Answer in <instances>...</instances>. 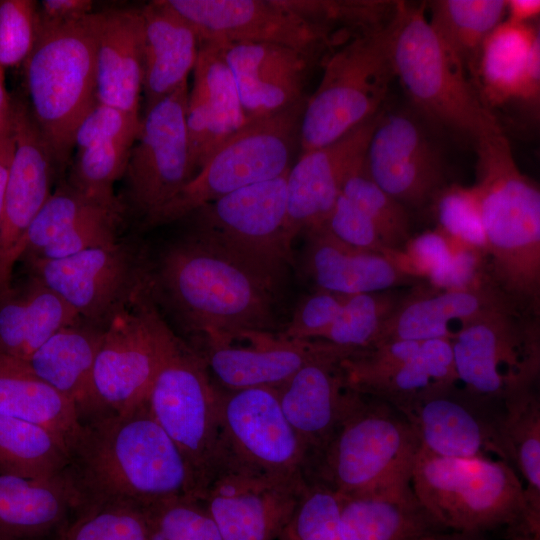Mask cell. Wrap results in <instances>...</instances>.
Returning a JSON list of instances; mask_svg holds the SVG:
<instances>
[{"mask_svg":"<svg viewBox=\"0 0 540 540\" xmlns=\"http://www.w3.org/2000/svg\"><path fill=\"white\" fill-rule=\"evenodd\" d=\"M185 222L186 230L160 254L152 283L207 344L270 332L286 267Z\"/></svg>","mask_w":540,"mask_h":540,"instance_id":"obj_1","label":"cell"},{"mask_svg":"<svg viewBox=\"0 0 540 540\" xmlns=\"http://www.w3.org/2000/svg\"><path fill=\"white\" fill-rule=\"evenodd\" d=\"M61 476L74 513L104 505L146 509L180 496L200 500L182 454L146 403L82 421Z\"/></svg>","mask_w":540,"mask_h":540,"instance_id":"obj_2","label":"cell"},{"mask_svg":"<svg viewBox=\"0 0 540 540\" xmlns=\"http://www.w3.org/2000/svg\"><path fill=\"white\" fill-rule=\"evenodd\" d=\"M476 181L491 282L522 310L540 312V190L523 174L504 132L480 138Z\"/></svg>","mask_w":540,"mask_h":540,"instance_id":"obj_3","label":"cell"},{"mask_svg":"<svg viewBox=\"0 0 540 540\" xmlns=\"http://www.w3.org/2000/svg\"><path fill=\"white\" fill-rule=\"evenodd\" d=\"M425 4L399 1L392 28L395 77L414 110L476 142L502 132L497 117L480 99L462 63L424 15Z\"/></svg>","mask_w":540,"mask_h":540,"instance_id":"obj_4","label":"cell"},{"mask_svg":"<svg viewBox=\"0 0 540 540\" xmlns=\"http://www.w3.org/2000/svg\"><path fill=\"white\" fill-rule=\"evenodd\" d=\"M91 14L62 25H39L21 67L25 101L58 171L69 163L78 123L97 101Z\"/></svg>","mask_w":540,"mask_h":540,"instance_id":"obj_5","label":"cell"},{"mask_svg":"<svg viewBox=\"0 0 540 540\" xmlns=\"http://www.w3.org/2000/svg\"><path fill=\"white\" fill-rule=\"evenodd\" d=\"M410 483L419 502L447 530L484 533L523 525L540 537L523 482L504 460L446 458L419 448Z\"/></svg>","mask_w":540,"mask_h":540,"instance_id":"obj_6","label":"cell"},{"mask_svg":"<svg viewBox=\"0 0 540 540\" xmlns=\"http://www.w3.org/2000/svg\"><path fill=\"white\" fill-rule=\"evenodd\" d=\"M419 440L408 420L380 399L358 393L328 442L310 461L307 479L350 496L410 482Z\"/></svg>","mask_w":540,"mask_h":540,"instance_id":"obj_7","label":"cell"},{"mask_svg":"<svg viewBox=\"0 0 540 540\" xmlns=\"http://www.w3.org/2000/svg\"><path fill=\"white\" fill-rule=\"evenodd\" d=\"M393 20L349 37L325 55L321 80L303 111L301 152L336 141L382 110L395 77Z\"/></svg>","mask_w":540,"mask_h":540,"instance_id":"obj_8","label":"cell"},{"mask_svg":"<svg viewBox=\"0 0 540 540\" xmlns=\"http://www.w3.org/2000/svg\"><path fill=\"white\" fill-rule=\"evenodd\" d=\"M306 102L247 122L215 150L174 198L144 219L143 226L151 228L179 221L209 202L288 171L299 146Z\"/></svg>","mask_w":540,"mask_h":540,"instance_id":"obj_9","label":"cell"},{"mask_svg":"<svg viewBox=\"0 0 540 540\" xmlns=\"http://www.w3.org/2000/svg\"><path fill=\"white\" fill-rule=\"evenodd\" d=\"M220 391L209 376L204 358L179 339L146 401L153 418L182 454L200 500L223 461Z\"/></svg>","mask_w":540,"mask_h":540,"instance_id":"obj_10","label":"cell"},{"mask_svg":"<svg viewBox=\"0 0 540 540\" xmlns=\"http://www.w3.org/2000/svg\"><path fill=\"white\" fill-rule=\"evenodd\" d=\"M146 293L147 288L104 328L93 368V399L87 419L145 404L161 366L179 340Z\"/></svg>","mask_w":540,"mask_h":540,"instance_id":"obj_11","label":"cell"},{"mask_svg":"<svg viewBox=\"0 0 540 540\" xmlns=\"http://www.w3.org/2000/svg\"><path fill=\"white\" fill-rule=\"evenodd\" d=\"M458 382L484 402L535 387L540 372L539 316L501 311L461 329L450 340Z\"/></svg>","mask_w":540,"mask_h":540,"instance_id":"obj_12","label":"cell"},{"mask_svg":"<svg viewBox=\"0 0 540 540\" xmlns=\"http://www.w3.org/2000/svg\"><path fill=\"white\" fill-rule=\"evenodd\" d=\"M188 82L145 109L125 173L126 207L142 221L194 177L186 129Z\"/></svg>","mask_w":540,"mask_h":540,"instance_id":"obj_13","label":"cell"},{"mask_svg":"<svg viewBox=\"0 0 540 540\" xmlns=\"http://www.w3.org/2000/svg\"><path fill=\"white\" fill-rule=\"evenodd\" d=\"M426 122L414 109L381 110L363 162L368 177L409 211L431 206L450 184Z\"/></svg>","mask_w":540,"mask_h":540,"instance_id":"obj_14","label":"cell"},{"mask_svg":"<svg viewBox=\"0 0 540 540\" xmlns=\"http://www.w3.org/2000/svg\"><path fill=\"white\" fill-rule=\"evenodd\" d=\"M219 419L223 461L307 479L308 451L286 419L276 388L220 391Z\"/></svg>","mask_w":540,"mask_h":540,"instance_id":"obj_15","label":"cell"},{"mask_svg":"<svg viewBox=\"0 0 540 540\" xmlns=\"http://www.w3.org/2000/svg\"><path fill=\"white\" fill-rule=\"evenodd\" d=\"M25 261L29 274L81 319L104 328L149 285L140 261L120 242L61 259Z\"/></svg>","mask_w":540,"mask_h":540,"instance_id":"obj_16","label":"cell"},{"mask_svg":"<svg viewBox=\"0 0 540 540\" xmlns=\"http://www.w3.org/2000/svg\"><path fill=\"white\" fill-rule=\"evenodd\" d=\"M194 29L199 43H273L319 59L337 35L299 15L283 0H166Z\"/></svg>","mask_w":540,"mask_h":540,"instance_id":"obj_17","label":"cell"},{"mask_svg":"<svg viewBox=\"0 0 540 540\" xmlns=\"http://www.w3.org/2000/svg\"><path fill=\"white\" fill-rule=\"evenodd\" d=\"M350 389L385 401L399 412L423 395L457 386L449 339L387 341L340 362Z\"/></svg>","mask_w":540,"mask_h":540,"instance_id":"obj_18","label":"cell"},{"mask_svg":"<svg viewBox=\"0 0 540 540\" xmlns=\"http://www.w3.org/2000/svg\"><path fill=\"white\" fill-rule=\"evenodd\" d=\"M308 480L277 476L223 461L202 503L223 540H277Z\"/></svg>","mask_w":540,"mask_h":540,"instance_id":"obj_19","label":"cell"},{"mask_svg":"<svg viewBox=\"0 0 540 540\" xmlns=\"http://www.w3.org/2000/svg\"><path fill=\"white\" fill-rule=\"evenodd\" d=\"M15 147L0 218V290L12 285L26 231L52 193L58 171L25 98L12 96Z\"/></svg>","mask_w":540,"mask_h":540,"instance_id":"obj_20","label":"cell"},{"mask_svg":"<svg viewBox=\"0 0 540 540\" xmlns=\"http://www.w3.org/2000/svg\"><path fill=\"white\" fill-rule=\"evenodd\" d=\"M289 170L279 177L209 202L180 220L208 230L248 253L287 267L293 261L292 247L286 239Z\"/></svg>","mask_w":540,"mask_h":540,"instance_id":"obj_21","label":"cell"},{"mask_svg":"<svg viewBox=\"0 0 540 540\" xmlns=\"http://www.w3.org/2000/svg\"><path fill=\"white\" fill-rule=\"evenodd\" d=\"M377 115L332 143L302 151L291 166L286 218L291 247L300 233L324 223L346 180L362 167Z\"/></svg>","mask_w":540,"mask_h":540,"instance_id":"obj_22","label":"cell"},{"mask_svg":"<svg viewBox=\"0 0 540 540\" xmlns=\"http://www.w3.org/2000/svg\"><path fill=\"white\" fill-rule=\"evenodd\" d=\"M488 403L454 386L427 393L400 413L427 452L460 459L496 456L508 462L497 431L498 414L488 416L482 408Z\"/></svg>","mask_w":540,"mask_h":540,"instance_id":"obj_23","label":"cell"},{"mask_svg":"<svg viewBox=\"0 0 540 540\" xmlns=\"http://www.w3.org/2000/svg\"><path fill=\"white\" fill-rule=\"evenodd\" d=\"M218 46L233 76L247 122L269 117L307 100L305 86L317 58L273 43Z\"/></svg>","mask_w":540,"mask_h":540,"instance_id":"obj_24","label":"cell"},{"mask_svg":"<svg viewBox=\"0 0 540 540\" xmlns=\"http://www.w3.org/2000/svg\"><path fill=\"white\" fill-rule=\"evenodd\" d=\"M513 309L521 308L491 282L457 290H438L422 282L407 290L374 344L398 340H451L468 325L491 314Z\"/></svg>","mask_w":540,"mask_h":540,"instance_id":"obj_25","label":"cell"},{"mask_svg":"<svg viewBox=\"0 0 540 540\" xmlns=\"http://www.w3.org/2000/svg\"><path fill=\"white\" fill-rule=\"evenodd\" d=\"M353 352L339 348L324 354L305 364L276 388L286 419L308 451L309 464L331 438L358 395L347 387L340 367V361Z\"/></svg>","mask_w":540,"mask_h":540,"instance_id":"obj_26","label":"cell"},{"mask_svg":"<svg viewBox=\"0 0 540 540\" xmlns=\"http://www.w3.org/2000/svg\"><path fill=\"white\" fill-rule=\"evenodd\" d=\"M186 106L191 169L200 170L215 150L246 123L233 76L220 47L199 43Z\"/></svg>","mask_w":540,"mask_h":540,"instance_id":"obj_27","label":"cell"},{"mask_svg":"<svg viewBox=\"0 0 540 540\" xmlns=\"http://www.w3.org/2000/svg\"><path fill=\"white\" fill-rule=\"evenodd\" d=\"M233 343L207 344V367L226 390L253 387L277 388L308 362L339 346L323 340H292L271 332H250Z\"/></svg>","mask_w":540,"mask_h":540,"instance_id":"obj_28","label":"cell"},{"mask_svg":"<svg viewBox=\"0 0 540 540\" xmlns=\"http://www.w3.org/2000/svg\"><path fill=\"white\" fill-rule=\"evenodd\" d=\"M472 84L489 110L490 107L512 101H522L538 107V29L531 23L517 24L506 19L502 21L483 43Z\"/></svg>","mask_w":540,"mask_h":540,"instance_id":"obj_29","label":"cell"},{"mask_svg":"<svg viewBox=\"0 0 540 540\" xmlns=\"http://www.w3.org/2000/svg\"><path fill=\"white\" fill-rule=\"evenodd\" d=\"M96 100L140 114L143 32L140 8L94 11Z\"/></svg>","mask_w":540,"mask_h":540,"instance_id":"obj_30","label":"cell"},{"mask_svg":"<svg viewBox=\"0 0 540 540\" xmlns=\"http://www.w3.org/2000/svg\"><path fill=\"white\" fill-rule=\"evenodd\" d=\"M305 235L304 268L316 289L350 296L425 282L403 272L388 254L350 247L323 227Z\"/></svg>","mask_w":540,"mask_h":540,"instance_id":"obj_31","label":"cell"},{"mask_svg":"<svg viewBox=\"0 0 540 540\" xmlns=\"http://www.w3.org/2000/svg\"><path fill=\"white\" fill-rule=\"evenodd\" d=\"M145 109L184 83L195 66L199 41L192 26L166 0L140 7Z\"/></svg>","mask_w":540,"mask_h":540,"instance_id":"obj_32","label":"cell"},{"mask_svg":"<svg viewBox=\"0 0 540 540\" xmlns=\"http://www.w3.org/2000/svg\"><path fill=\"white\" fill-rule=\"evenodd\" d=\"M339 498L343 540H416L447 530L419 502L410 482Z\"/></svg>","mask_w":540,"mask_h":540,"instance_id":"obj_33","label":"cell"},{"mask_svg":"<svg viewBox=\"0 0 540 540\" xmlns=\"http://www.w3.org/2000/svg\"><path fill=\"white\" fill-rule=\"evenodd\" d=\"M82 319L57 294L30 275L0 290V355L27 361L60 329Z\"/></svg>","mask_w":540,"mask_h":540,"instance_id":"obj_34","label":"cell"},{"mask_svg":"<svg viewBox=\"0 0 540 540\" xmlns=\"http://www.w3.org/2000/svg\"><path fill=\"white\" fill-rule=\"evenodd\" d=\"M103 332L104 327L82 319L57 331L25 361L75 405L81 422L91 412L93 368Z\"/></svg>","mask_w":540,"mask_h":540,"instance_id":"obj_35","label":"cell"},{"mask_svg":"<svg viewBox=\"0 0 540 540\" xmlns=\"http://www.w3.org/2000/svg\"><path fill=\"white\" fill-rule=\"evenodd\" d=\"M74 505L61 474L28 479L0 474V540H44L58 535Z\"/></svg>","mask_w":540,"mask_h":540,"instance_id":"obj_36","label":"cell"},{"mask_svg":"<svg viewBox=\"0 0 540 540\" xmlns=\"http://www.w3.org/2000/svg\"><path fill=\"white\" fill-rule=\"evenodd\" d=\"M0 415L44 426L68 445L79 433L75 405L39 378L25 361L0 355Z\"/></svg>","mask_w":540,"mask_h":540,"instance_id":"obj_37","label":"cell"},{"mask_svg":"<svg viewBox=\"0 0 540 540\" xmlns=\"http://www.w3.org/2000/svg\"><path fill=\"white\" fill-rule=\"evenodd\" d=\"M497 431L508 463L521 474L532 522L540 526V400L535 387L514 392L502 401Z\"/></svg>","mask_w":540,"mask_h":540,"instance_id":"obj_38","label":"cell"},{"mask_svg":"<svg viewBox=\"0 0 540 540\" xmlns=\"http://www.w3.org/2000/svg\"><path fill=\"white\" fill-rule=\"evenodd\" d=\"M433 30L462 63L471 83L484 41L506 18L507 0L430 1Z\"/></svg>","mask_w":540,"mask_h":540,"instance_id":"obj_39","label":"cell"},{"mask_svg":"<svg viewBox=\"0 0 540 540\" xmlns=\"http://www.w3.org/2000/svg\"><path fill=\"white\" fill-rule=\"evenodd\" d=\"M69 461L67 443L48 428L0 415V474L28 479L59 476Z\"/></svg>","mask_w":540,"mask_h":540,"instance_id":"obj_40","label":"cell"},{"mask_svg":"<svg viewBox=\"0 0 540 540\" xmlns=\"http://www.w3.org/2000/svg\"><path fill=\"white\" fill-rule=\"evenodd\" d=\"M407 290L396 288L348 296L319 340L349 350L373 345Z\"/></svg>","mask_w":540,"mask_h":540,"instance_id":"obj_41","label":"cell"},{"mask_svg":"<svg viewBox=\"0 0 540 540\" xmlns=\"http://www.w3.org/2000/svg\"><path fill=\"white\" fill-rule=\"evenodd\" d=\"M135 141H111L76 150L67 183L87 198L123 212L114 183L123 178Z\"/></svg>","mask_w":540,"mask_h":540,"instance_id":"obj_42","label":"cell"},{"mask_svg":"<svg viewBox=\"0 0 540 540\" xmlns=\"http://www.w3.org/2000/svg\"><path fill=\"white\" fill-rule=\"evenodd\" d=\"M342 195L374 224L387 251H402L411 239L409 210L378 187L362 167L344 183Z\"/></svg>","mask_w":540,"mask_h":540,"instance_id":"obj_43","label":"cell"},{"mask_svg":"<svg viewBox=\"0 0 540 540\" xmlns=\"http://www.w3.org/2000/svg\"><path fill=\"white\" fill-rule=\"evenodd\" d=\"M103 211L119 212L87 198L66 181L62 182L52 191L29 225L21 259L36 255L78 222Z\"/></svg>","mask_w":540,"mask_h":540,"instance_id":"obj_44","label":"cell"},{"mask_svg":"<svg viewBox=\"0 0 540 540\" xmlns=\"http://www.w3.org/2000/svg\"><path fill=\"white\" fill-rule=\"evenodd\" d=\"M148 540H223L201 500L180 496L144 509Z\"/></svg>","mask_w":540,"mask_h":540,"instance_id":"obj_45","label":"cell"},{"mask_svg":"<svg viewBox=\"0 0 540 540\" xmlns=\"http://www.w3.org/2000/svg\"><path fill=\"white\" fill-rule=\"evenodd\" d=\"M277 540H343L339 495L318 481L308 480Z\"/></svg>","mask_w":540,"mask_h":540,"instance_id":"obj_46","label":"cell"},{"mask_svg":"<svg viewBox=\"0 0 540 540\" xmlns=\"http://www.w3.org/2000/svg\"><path fill=\"white\" fill-rule=\"evenodd\" d=\"M57 540H148L144 509L104 505L77 512Z\"/></svg>","mask_w":540,"mask_h":540,"instance_id":"obj_47","label":"cell"},{"mask_svg":"<svg viewBox=\"0 0 540 540\" xmlns=\"http://www.w3.org/2000/svg\"><path fill=\"white\" fill-rule=\"evenodd\" d=\"M431 207L439 229L459 242L485 251L486 238L472 186L447 185L436 195Z\"/></svg>","mask_w":540,"mask_h":540,"instance_id":"obj_48","label":"cell"},{"mask_svg":"<svg viewBox=\"0 0 540 540\" xmlns=\"http://www.w3.org/2000/svg\"><path fill=\"white\" fill-rule=\"evenodd\" d=\"M39 31L38 2L0 0V67L21 68Z\"/></svg>","mask_w":540,"mask_h":540,"instance_id":"obj_49","label":"cell"},{"mask_svg":"<svg viewBox=\"0 0 540 540\" xmlns=\"http://www.w3.org/2000/svg\"><path fill=\"white\" fill-rule=\"evenodd\" d=\"M460 243L437 227L411 237L402 251L387 254L403 272L427 283L446 268Z\"/></svg>","mask_w":540,"mask_h":540,"instance_id":"obj_50","label":"cell"},{"mask_svg":"<svg viewBox=\"0 0 540 540\" xmlns=\"http://www.w3.org/2000/svg\"><path fill=\"white\" fill-rule=\"evenodd\" d=\"M120 214L103 211L87 217L58 236L36 255L27 259L54 260L69 257L83 251L116 244Z\"/></svg>","mask_w":540,"mask_h":540,"instance_id":"obj_51","label":"cell"},{"mask_svg":"<svg viewBox=\"0 0 540 540\" xmlns=\"http://www.w3.org/2000/svg\"><path fill=\"white\" fill-rule=\"evenodd\" d=\"M142 116L96 101L78 123L73 148L85 149L111 141H135Z\"/></svg>","mask_w":540,"mask_h":540,"instance_id":"obj_52","label":"cell"},{"mask_svg":"<svg viewBox=\"0 0 540 540\" xmlns=\"http://www.w3.org/2000/svg\"><path fill=\"white\" fill-rule=\"evenodd\" d=\"M348 296L316 289L296 307L282 333L292 340H319L335 320Z\"/></svg>","mask_w":540,"mask_h":540,"instance_id":"obj_53","label":"cell"},{"mask_svg":"<svg viewBox=\"0 0 540 540\" xmlns=\"http://www.w3.org/2000/svg\"><path fill=\"white\" fill-rule=\"evenodd\" d=\"M338 241L357 249L387 253L371 220L349 199L340 194L322 225Z\"/></svg>","mask_w":540,"mask_h":540,"instance_id":"obj_54","label":"cell"},{"mask_svg":"<svg viewBox=\"0 0 540 540\" xmlns=\"http://www.w3.org/2000/svg\"><path fill=\"white\" fill-rule=\"evenodd\" d=\"M93 7L91 0H42L38 3L39 25L70 23L93 13Z\"/></svg>","mask_w":540,"mask_h":540,"instance_id":"obj_55","label":"cell"},{"mask_svg":"<svg viewBox=\"0 0 540 540\" xmlns=\"http://www.w3.org/2000/svg\"><path fill=\"white\" fill-rule=\"evenodd\" d=\"M14 147L15 135L11 109L9 118L0 127V218Z\"/></svg>","mask_w":540,"mask_h":540,"instance_id":"obj_56","label":"cell"},{"mask_svg":"<svg viewBox=\"0 0 540 540\" xmlns=\"http://www.w3.org/2000/svg\"><path fill=\"white\" fill-rule=\"evenodd\" d=\"M540 13L539 0H507L506 20L517 23L526 24L535 18Z\"/></svg>","mask_w":540,"mask_h":540,"instance_id":"obj_57","label":"cell"},{"mask_svg":"<svg viewBox=\"0 0 540 540\" xmlns=\"http://www.w3.org/2000/svg\"><path fill=\"white\" fill-rule=\"evenodd\" d=\"M416 540H486L484 533L439 530L425 534Z\"/></svg>","mask_w":540,"mask_h":540,"instance_id":"obj_58","label":"cell"},{"mask_svg":"<svg viewBox=\"0 0 540 540\" xmlns=\"http://www.w3.org/2000/svg\"><path fill=\"white\" fill-rule=\"evenodd\" d=\"M5 72L6 70L0 67V127L9 118L12 109V95L6 87Z\"/></svg>","mask_w":540,"mask_h":540,"instance_id":"obj_59","label":"cell"},{"mask_svg":"<svg viewBox=\"0 0 540 540\" xmlns=\"http://www.w3.org/2000/svg\"><path fill=\"white\" fill-rule=\"evenodd\" d=\"M507 540H540L524 526L507 528Z\"/></svg>","mask_w":540,"mask_h":540,"instance_id":"obj_60","label":"cell"}]
</instances>
